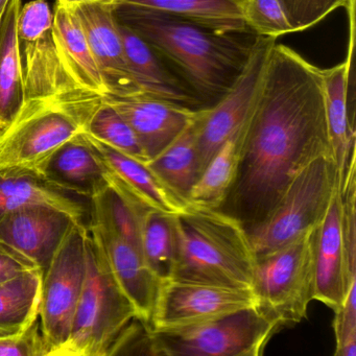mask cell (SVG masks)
Listing matches in <instances>:
<instances>
[{
  "label": "cell",
  "mask_w": 356,
  "mask_h": 356,
  "mask_svg": "<svg viewBox=\"0 0 356 356\" xmlns=\"http://www.w3.org/2000/svg\"><path fill=\"white\" fill-rule=\"evenodd\" d=\"M53 34L60 58L74 84L86 92L104 97L105 86L84 30L72 6L61 0L54 10Z\"/></svg>",
  "instance_id": "7402d4cb"
},
{
  "label": "cell",
  "mask_w": 356,
  "mask_h": 356,
  "mask_svg": "<svg viewBox=\"0 0 356 356\" xmlns=\"http://www.w3.org/2000/svg\"><path fill=\"white\" fill-rule=\"evenodd\" d=\"M245 124L210 160L189 193L188 205L209 209H220L224 205L238 174Z\"/></svg>",
  "instance_id": "484cf974"
},
{
  "label": "cell",
  "mask_w": 356,
  "mask_h": 356,
  "mask_svg": "<svg viewBox=\"0 0 356 356\" xmlns=\"http://www.w3.org/2000/svg\"><path fill=\"white\" fill-rule=\"evenodd\" d=\"M147 212L131 203L111 185L90 199V225L108 229L139 251H141L143 220Z\"/></svg>",
  "instance_id": "f546056e"
},
{
  "label": "cell",
  "mask_w": 356,
  "mask_h": 356,
  "mask_svg": "<svg viewBox=\"0 0 356 356\" xmlns=\"http://www.w3.org/2000/svg\"><path fill=\"white\" fill-rule=\"evenodd\" d=\"M3 16H0V24H1V19H3Z\"/></svg>",
  "instance_id": "8d00e7d4"
},
{
  "label": "cell",
  "mask_w": 356,
  "mask_h": 356,
  "mask_svg": "<svg viewBox=\"0 0 356 356\" xmlns=\"http://www.w3.org/2000/svg\"><path fill=\"white\" fill-rule=\"evenodd\" d=\"M241 7L245 24L257 36L277 39L293 33L279 0H243Z\"/></svg>",
  "instance_id": "1f68e13d"
},
{
  "label": "cell",
  "mask_w": 356,
  "mask_h": 356,
  "mask_svg": "<svg viewBox=\"0 0 356 356\" xmlns=\"http://www.w3.org/2000/svg\"><path fill=\"white\" fill-rule=\"evenodd\" d=\"M134 131L149 160L176 140L197 118L201 110L191 109L145 93L130 97L104 95Z\"/></svg>",
  "instance_id": "9a60e30c"
},
{
  "label": "cell",
  "mask_w": 356,
  "mask_h": 356,
  "mask_svg": "<svg viewBox=\"0 0 356 356\" xmlns=\"http://www.w3.org/2000/svg\"><path fill=\"white\" fill-rule=\"evenodd\" d=\"M42 277L38 268L0 283V337L20 334L38 320Z\"/></svg>",
  "instance_id": "83f0119b"
},
{
  "label": "cell",
  "mask_w": 356,
  "mask_h": 356,
  "mask_svg": "<svg viewBox=\"0 0 356 356\" xmlns=\"http://www.w3.org/2000/svg\"><path fill=\"white\" fill-rule=\"evenodd\" d=\"M89 231L101 245L116 281L134 305L138 320L149 326L161 281L134 245L97 225H89Z\"/></svg>",
  "instance_id": "ac0fdd59"
},
{
  "label": "cell",
  "mask_w": 356,
  "mask_h": 356,
  "mask_svg": "<svg viewBox=\"0 0 356 356\" xmlns=\"http://www.w3.org/2000/svg\"><path fill=\"white\" fill-rule=\"evenodd\" d=\"M327 128L333 159L339 170V185L350 165L355 162L356 135L354 122L355 95L348 89V62L322 70Z\"/></svg>",
  "instance_id": "44dd1931"
},
{
  "label": "cell",
  "mask_w": 356,
  "mask_h": 356,
  "mask_svg": "<svg viewBox=\"0 0 356 356\" xmlns=\"http://www.w3.org/2000/svg\"><path fill=\"white\" fill-rule=\"evenodd\" d=\"M63 3L68 5H74V3H87V1H92V0H61Z\"/></svg>",
  "instance_id": "d590c367"
},
{
  "label": "cell",
  "mask_w": 356,
  "mask_h": 356,
  "mask_svg": "<svg viewBox=\"0 0 356 356\" xmlns=\"http://www.w3.org/2000/svg\"><path fill=\"white\" fill-rule=\"evenodd\" d=\"M53 22L54 12L45 0L22 6L17 34L26 102L97 95L81 90L66 72L54 39Z\"/></svg>",
  "instance_id": "9c48e42d"
},
{
  "label": "cell",
  "mask_w": 356,
  "mask_h": 356,
  "mask_svg": "<svg viewBox=\"0 0 356 356\" xmlns=\"http://www.w3.org/2000/svg\"><path fill=\"white\" fill-rule=\"evenodd\" d=\"M10 0H0V16H3L9 5Z\"/></svg>",
  "instance_id": "e575fe53"
},
{
  "label": "cell",
  "mask_w": 356,
  "mask_h": 356,
  "mask_svg": "<svg viewBox=\"0 0 356 356\" xmlns=\"http://www.w3.org/2000/svg\"><path fill=\"white\" fill-rule=\"evenodd\" d=\"M201 113L176 140L147 162L156 176L186 205L189 193L200 177L197 136Z\"/></svg>",
  "instance_id": "4316f807"
},
{
  "label": "cell",
  "mask_w": 356,
  "mask_h": 356,
  "mask_svg": "<svg viewBox=\"0 0 356 356\" xmlns=\"http://www.w3.org/2000/svg\"><path fill=\"white\" fill-rule=\"evenodd\" d=\"M22 0H10L0 24V129L7 127L26 104V88L18 47Z\"/></svg>",
  "instance_id": "cb8c5ba5"
},
{
  "label": "cell",
  "mask_w": 356,
  "mask_h": 356,
  "mask_svg": "<svg viewBox=\"0 0 356 356\" xmlns=\"http://www.w3.org/2000/svg\"><path fill=\"white\" fill-rule=\"evenodd\" d=\"M312 249L316 281L314 300L335 312L343 305L347 293L339 187L324 218L314 229Z\"/></svg>",
  "instance_id": "e0dca14e"
},
{
  "label": "cell",
  "mask_w": 356,
  "mask_h": 356,
  "mask_svg": "<svg viewBox=\"0 0 356 356\" xmlns=\"http://www.w3.org/2000/svg\"><path fill=\"white\" fill-rule=\"evenodd\" d=\"M88 234V227L76 225L43 272L39 318L47 356H53L70 337L86 278Z\"/></svg>",
  "instance_id": "30bf717a"
},
{
  "label": "cell",
  "mask_w": 356,
  "mask_h": 356,
  "mask_svg": "<svg viewBox=\"0 0 356 356\" xmlns=\"http://www.w3.org/2000/svg\"><path fill=\"white\" fill-rule=\"evenodd\" d=\"M118 29L127 63L145 95L191 109H204L184 81L139 35L120 22Z\"/></svg>",
  "instance_id": "d6986e66"
},
{
  "label": "cell",
  "mask_w": 356,
  "mask_h": 356,
  "mask_svg": "<svg viewBox=\"0 0 356 356\" xmlns=\"http://www.w3.org/2000/svg\"><path fill=\"white\" fill-rule=\"evenodd\" d=\"M37 174L67 193L89 200L109 185L105 168L83 132L58 147Z\"/></svg>",
  "instance_id": "ffe728a7"
},
{
  "label": "cell",
  "mask_w": 356,
  "mask_h": 356,
  "mask_svg": "<svg viewBox=\"0 0 356 356\" xmlns=\"http://www.w3.org/2000/svg\"><path fill=\"white\" fill-rule=\"evenodd\" d=\"M281 324L258 304L216 320L170 330L147 326L132 335L124 354L157 356H259Z\"/></svg>",
  "instance_id": "277c9868"
},
{
  "label": "cell",
  "mask_w": 356,
  "mask_h": 356,
  "mask_svg": "<svg viewBox=\"0 0 356 356\" xmlns=\"http://www.w3.org/2000/svg\"><path fill=\"white\" fill-rule=\"evenodd\" d=\"M138 320L99 241L89 231L87 272L70 337L53 356H108L120 335Z\"/></svg>",
  "instance_id": "5b68a950"
},
{
  "label": "cell",
  "mask_w": 356,
  "mask_h": 356,
  "mask_svg": "<svg viewBox=\"0 0 356 356\" xmlns=\"http://www.w3.org/2000/svg\"><path fill=\"white\" fill-rule=\"evenodd\" d=\"M275 42L276 39L258 36L245 70L230 90L216 105L202 110L197 136L200 176L216 152L249 118Z\"/></svg>",
  "instance_id": "7c38bea8"
},
{
  "label": "cell",
  "mask_w": 356,
  "mask_h": 356,
  "mask_svg": "<svg viewBox=\"0 0 356 356\" xmlns=\"http://www.w3.org/2000/svg\"><path fill=\"white\" fill-rule=\"evenodd\" d=\"M70 6L82 24L101 72L106 95L124 97L143 93L127 63L113 0H92Z\"/></svg>",
  "instance_id": "5bb4252c"
},
{
  "label": "cell",
  "mask_w": 356,
  "mask_h": 356,
  "mask_svg": "<svg viewBox=\"0 0 356 356\" xmlns=\"http://www.w3.org/2000/svg\"><path fill=\"white\" fill-rule=\"evenodd\" d=\"M78 224L83 222L59 208L31 204L0 218V241L24 254L45 272Z\"/></svg>",
  "instance_id": "4fadbf2b"
},
{
  "label": "cell",
  "mask_w": 356,
  "mask_h": 356,
  "mask_svg": "<svg viewBox=\"0 0 356 356\" xmlns=\"http://www.w3.org/2000/svg\"><path fill=\"white\" fill-rule=\"evenodd\" d=\"M82 132L139 161H149L130 124L113 106L103 99L87 118Z\"/></svg>",
  "instance_id": "4dcf8cb0"
},
{
  "label": "cell",
  "mask_w": 356,
  "mask_h": 356,
  "mask_svg": "<svg viewBox=\"0 0 356 356\" xmlns=\"http://www.w3.org/2000/svg\"><path fill=\"white\" fill-rule=\"evenodd\" d=\"M241 1H243V0H241Z\"/></svg>",
  "instance_id": "74e56055"
},
{
  "label": "cell",
  "mask_w": 356,
  "mask_h": 356,
  "mask_svg": "<svg viewBox=\"0 0 356 356\" xmlns=\"http://www.w3.org/2000/svg\"><path fill=\"white\" fill-rule=\"evenodd\" d=\"M38 268L24 254L0 241V283L7 282L24 273Z\"/></svg>",
  "instance_id": "836d02e7"
},
{
  "label": "cell",
  "mask_w": 356,
  "mask_h": 356,
  "mask_svg": "<svg viewBox=\"0 0 356 356\" xmlns=\"http://www.w3.org/2000/svg\"><path fill=\"white\" fill-rule=\"evenodd\" d=\"M102 97L26 102L22 111L0 129V174L35 172L64 143L82 132Z\"/></svg>",
  "instance_id": "8992f818"
},
{
  "label": "cell",
  "mask_w": 356,
  "mask_h": 356,
  "mask_svg": "<svg viewBox=\"0 0 356 356\" xmlns=\"http://www.w3.org/2000/svg\"><path fill=\"white\" fill-rule=\"evenodd\" d=\"M113 3L168 14L220 32H252L243 19L241 0H113Z\"/></svg>",
  "instance_id": "d4e9b609"
},
{
  "label": "cell",
  "mask_w": 356,
  "mask_h": 356,
  "mask_svg": "<svg viewBox=\"0 0 356 356\" xmlns=\"http://www.w3.org/2000/svg\"><path fill=\"white\" fill-rule=\"evenodd\" d=\"M321 156H332L322 70L293 49L275 44L245 124L236 181L220 210L259 225L291 181Z\"/></svg>",
  "instance_id": "6da1fadb"
},
{
  "label": "cell",
  "mask_w": 356,
  "mask_h": 356,
  "mask_svg": "<svg viewBox=\"0 0 356 356\" xmlns=\"http://www.w3.org/2000/svg\"><path fill=\"white\" fill-rule=\"evenodd\" d=\"M31 204H47L90 225V200L67 193L35 172L0 174V218Z\"/></svg>",
  "instance_id": "603a6c76"
},
{
  "label": "cell",
  "mask_w": 356,
  "mask_h": 356,
  "mask_svg": "<svg viewBox=\"0 0 356 356\" xmlns=\"http://www.w3.org/2000/svg\"><path fill=\"white\" fill-rule=\"evenodd\" d=\"M85 134V133H84ZM105 168L108 184L143 211L178 214L186 204L178 199L145 162L130 157L85 134Z\"/></svg>",
  "instance_id": "2e32d148"
},
{
  "label": "cell",
  "mask_w": 356,
  "mask_h": 356,
  "mask_svg": "<svg viewBox=\"0 0 356 356\" xmlns=\"http://www.w3.org/2000/svg\"><path fill=\"white\" fill-rule=\"evenodd\" d=\"M114 15L184 81L203 108L216 105L230 90L245 70L258 37L252 32H220L122 3H114Z\"/></svg>",
  "instance_id": "7a4b0ae2"
},
{
  "label": "cell",
  "mask_w": 356,
  "mask_h": 356,
  "mask_svg": "<svg viewBox=\"0 0 356 356\" xmlns=\"http://www.w3.org/2000/svg\"><path fill=\"white\" fill-rule=\"evenodd\" d=\"M258 304L252 289L172 278L158 289L149 328L170 330L216 320ZM147 326V325H145Z\"/></svg>",
  "instance_id": "8fae6325"
},
{
  "label": "cell",
  "mask_w": 356,
  "mask_h": 356,
  "mask_svg": "<svg viewBox=\"0 0 356 356\" xmlns=\"http://www.w3.org/2000/svg\"><path fill=\"white\" fill-rule=\"evenodd\" d=\"M314 229L276 251L255 258L252 289L259 307L277 318L281 326L301 322L314 300Z\"/></svg>",
  "instance_id": "ba28073f"
},
{
  "label": "cell",
  "mask_w": 356,
  "mask_h": 356,
  "mask_svg": "<svg viewBox=\"0 0 356 356\" xmlns=\"http://www.w3.org/2000/svg\"><path fill=\"white\" fill-rule=\"evenodd\" d=\"M176 222L172 278L252 289L255 256L239 220L220 209L188 205Z\"/></svg>",
  "instance_id": "3957f363"
},
{
  "label": "cell",
  "mask_w": 356,
  "mask_h": 356,
  "mask_svg": "<svg viewBox=\"0 0 356 356\" xmlns=\"http://www.w3.org/2000/svg\"><path fill=\"white\" fill-rule=\"evenodd\" d=\"M49 350L41 334L38 320L24 332L0 337V356H47Z\"/></svg>",
  "instance_id": "d6a6232c"
},
{
  "label": "cell",
  "mask_w": 356,
  "mask_h": 356,
  "mask_svg": "<svg viewBox=\"0 0 356 356\" xmlns=\"http://www.w3.org/2000/svg\"><path fill=\"white\" fill-rule=\"evenodd\" d=\"M141 252L152 272L160 281L174 276L178 255L176 216L149 210L143 216Z\"/></svg>",
  "instance_id": "f1b7e54d"
},
{
  "label": "cell",
  "mask_w": 356,
  "mask_h": 356,
  "mask_svg": "<svg viewBox=\"0 0 356 356\" xmlns=\"http://www.w3.org/2000/svg\"><path fill=\"white\" fill-rule=\"evenodd\" d=\"M339 187L332 156H321L291 181L268 218L247 231L254 256L260 257L316 228Z\"/></svg>",
  "instance_id": "52a82bcc"
}]
</instances>
